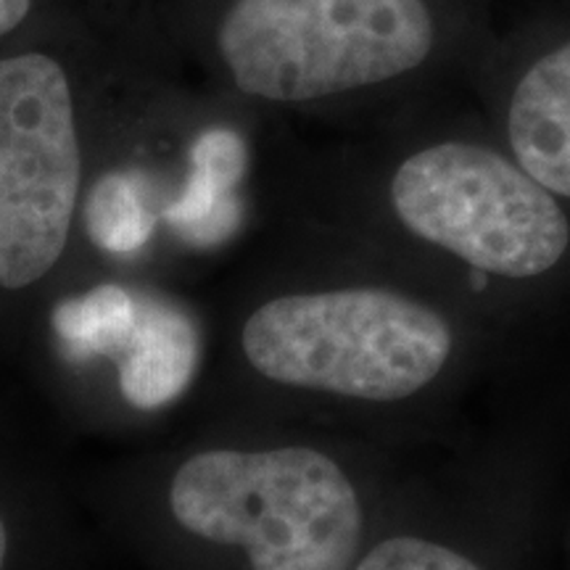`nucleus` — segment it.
<instances>
[{
    "mask_svg": "<svg viewBox=\"0 0 570 570\" xmlns=\"http://www.w3.org/2000/svg\"><path fill=\"white\" fill-rule=\"evenodd\" d=\"M436 40L428 0H217L206 35L240 96L281 106L399 80Z\"/></svg>",
    "mask_w": 570,
    "mask_h": 570,
    "instance_id": "nucleus-1",
    "label": "nucleus"
},
{
    "mask_svg": "<svg viewBox=\"0 0 570 570\" xmlns=\"http://www.w3.org/2000/svg\"><path fill=\"white\" fill-rule=\"evenodd\" d=\"M167 499L177 525L240 547L252 570H354L360 560L354 483L312 446L198 452L177 468Z\"/></svg>",
    "mask_w": 570,
    "mask_h": 570,
    "instance_id": "nucleus-2",
    "label": "nucleus"
},
{
    "mask_svg": "<svg viewBox=\"0 0 570 570\" xmlns=\"http://www.w3.org/2000/svg\"><path fill=\"white\" fill-rule=\"evenodd\" d=\"M256 373L281 386L365 402L417 394L452 356V327L436 309L389 288L277 296L240 333Z\"/></svg>",
    "mask_w": 570,
    "mask_h": 570,
    "instance_id": "nucleus-3",
    "label": "nucleus"
},
{
    "mask_svg": "<svg viewBox=\"0 0 570 570\" xmlns=\"http://www.w3.org/2000/svg\"><path fill=\"white\" fill-rule=\"evenodd\" d=\"M56 40L0 51V291L46 281L67 252L82 188L77 90Z\"/></svg>",
    "mask_w": 570,
    "mask_h": 570,
    "instance_id": "nucleus-4",
    "label": "nucleus"
},
{
    "mask_svg": "<svg viewBox=\"0 0 570 570\" xmlns=\"http://www.w3.org/2000/svg\"><path fill=\"white\" fill-rule=\"evenodd\" d=\"M389 196L412 235L481 273L544 275L570 246L568 217L552 190L475 142H436L407 156Z\"/></svg>",
    "mask_w": 570,
    "mask_h": 570,
    "instance_id": "nucleus-5",
    "label": "nucleus"
},
{
    "mask_svg": "<svg viewBox=\"0 0 570 570\" xmlns=\"http://www.w3.org/2000/svg\"><path fill=\"white\" fill-rule=\"evenodd\" d=\"M508 135L520 167L570 198V40L541 56L518 82Z\"/></svg>",
    "mask_w": 570,
    "mask_h": 570,
    "instance_id": "nucleus-6",
    "label": "nucleus"
},
{
    "mask_svg": "<svg viewBox=\"0 0 570 570\" xmlns=\"http://www.w3.org/2000/svg\"><path fill=\"white\" fill-rule=\"evenodd\" d=\"M135 346L122 373L132 402L156 404L188 381L196 362V341L180 317L154 315L132 327Z\"/></svg>",
    "mask_w": 570,
    "mask_h": 570,
    "instance_id": "nucleus-7",
    "label": "nucleus"
},
{
    "mask_svg": "<svg viewBox=\"0 0 570 570\" xmlns=\"http://www.w3.org/2000/svg\"><path fill=\"white\" fill-rule=\"evenodd\" d=\"M135 304L125 291L106 288L92 291L90 296L75 298L56 312V331L71 346L106 352L119 341L132 336Z\"/></svg>",
    "mask_w": 570,
    "mask_h": 570,
    "instance_id": "nucleus-8",
    "label": "nucleus"
},
{
    "mask_svg": "<svg viewBox=\"0 0 570 570\" xmlns=\"http://www.w3.org/2000/svg\"><path fill=\"white\" fill-rule=\"evenodd\" d=\"M92 238L109 248H132L151 227L142 198L127 177H109L96 188L88 209Z\"/></svg>",
    "mask_w": 570,
    "mask_h": 570,
    "instance_id": "nucleus-9",
    "label": "nucleus"
},
{
    "mask_svg": "<svg viewBox=\"0 0 570 570\" xmlns=\"http://www.w3.org/2000/svg\"><path fill=\"white\" fill-rule=\"evenodd\" d=\"M354 570H483L465 552L423 537H389L356 560Z\"/></svg>",
    "mask_w": 570,
    "mask_h": 570,
    "instance_id": "nucleus-10",
    "label": "nucleus"
},
{
    "mask_svg": "<svg viewBox=\"0 0 570 570\" xmlns=\"http://www.w3.org/2000/svg\"><path fill=\"white\" fill-rule=\"evenodd\" d=\"M59 0H0V51L35 40H53Z\"/></svg>",
    "mask_w": 570,
    "mask_h": 570,
    "instance_id": "nucleus-11",
    "label": "nucleus"
},
{
    "mask_svg": "<svg viewBox=\"0 0 570 570\" xmlns=\"http://www.w3.org/2000/svg\"><path fill=\"white\" fill-rule=\"evenodd\" d=\"M11 558V523L6 518V512L0 510V570L9 568Z\"/></svg>",
    "mask_w": 570,
    "mask_h": 570,
    "instance_id": "nucleus-12",
    "label": "nucleus"
}]
</instances>
